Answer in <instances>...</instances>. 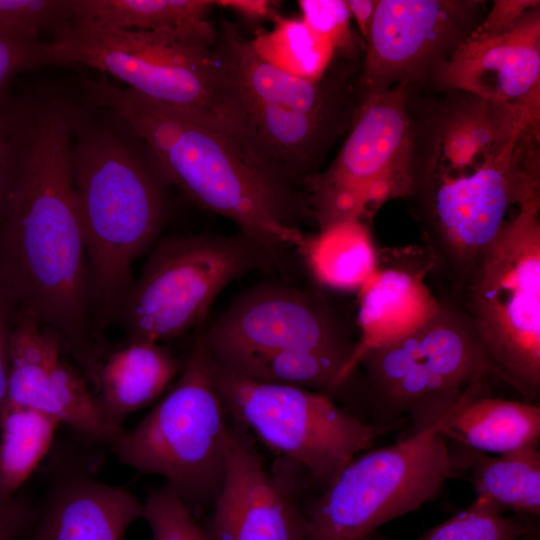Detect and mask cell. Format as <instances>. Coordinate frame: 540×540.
Instances as JSON below:
<instances>
[{
    "label": "cell",
    "instance_id": "cell-5",
    "mask_svg": "<svg viewBox=\"0 0 540 540\" xmlns=\"http://www.w3.org/2000/svg\"><path fill=\"white\" fill-rule=\"evenodd\" d=\"M130 129V128H129ZM130 129L92 121L77 108L71 173L83 227L95 336L132 285L133 262L157 243L165 187L145 144Z\"/></svg>",
    "mask_w": 540,
    "mask_h": 540
},
{
    "label": "cell",
    "instance_id": "cell-4",
    "mask_svg": "<svg viewBox=\"0 0 540 540\" xmlns=\"http://www.w3.org/2000/svg\"><path fill=\"white\" fill-rule=\"evenodd\" d=\"M213 48L219 103L230 134L261 166L304 194L305 182L348 132L361 100L362 61L335 58L310 81L263 60L223 18Z\"/></svg>",
    "mask_w": 540,
    "mask_h": 540
},
{
    "label": "cell",
    "instance_id": "cell-8",
    "mask_svg": "<svg viewBox=\"0 0 540 540\" xmlns=\"http://www.w3.org/2000/svg\"><path fill=\"white\" fill-rule=\"evenodd\" d=\"M460 303L494 365L526 401L540 392V202L483 251Z\"/></svg>",
    "mask_w": 540,
    "mask_h": 540
},
{
    "label": "cell",
    "instance_id": "cell-26",
    "mask_svg": "<svg viewBox=\"0 0 540 540\" xmlns=\"http://www.w3.org/2000/svg\"><path fill=\"white\" fill-rule=\"evenodd\" d=\"M470 479L477 497L500 511L540 515V452L538 445L489 455L476 452Z\"/></svg>",
    "mask_w": 540,
    "mask_h": 540
},
{
    "label": "cell",
    "instance_id": "cell-7",
    "mask_svg": "<svg viewBox=\"0 0 540 540\" xmlns=\"http://www.w3.org/2000/svg\"><path fill=\"white\" fill-rule=\"evenodd\" d=\"M227 414L196 338L172 389L112 448L139 473L164 477L196 516L212 509L224 481Z\"/></svg>",
    "mask_w": 540,
    "mask_h": 540
},
{
    "label": "cell",
    "instance_id": "cell-15",
    "mask_svg": "<svg viewBox=\"0 0 540 540\" xmlns=\"http://www.w3.org/2000/svg\"><path fill=\"white\" fill-rule=\"evenodd\" d=\"M197 339L214 360L281 349H309L348 360L356 342L325 298L279 282L241 293Z\"/></svg>",
    "mask_w": 540,
    "mask_h": 540
},
{
    "label": "cell",
    "instance_id": "cell-13",
    "mask_svg": "<svg viewBox=\"0 0 540 540\" xmlns=\"http://www.w3.org/2000/svg\"><path fill=\"white\" fill-rule=\"evenodd\" d=\"M372 391L398 410L465 387L478 378L509 385L482 346L467 313L453 298L441 299L438 313L422 328L361 361Z\"/></svg>",
    "mask_w": 540,
    "mask_h": 540
},
{
    "label": "cell",
    "instance_id": "cell-35",
    "mask_svg": "<svg viewBox=\"0 0 540 540\" xmlns=\"http://www.w3.org/2000/svg\"><path fill=\"white\" fill-rule=\"evenodd\" d=\"M540 5L536 0H495L473 31L477 35H498L512 27L529 9Z\"/></svg>",
    "mask_w": 540,
    "mask_h": 540
},
{
    "label": "cell",
    "instance_id": "cell-2",
    "mask_svg": "<svg viewBox=\"0 0 540 540\" xmlns=\"http://www.w3.org/2000/svg\"><path fill=\"white\" fill-rule=\"evenodd\" d=\"M77 107L37 103L32 150L0 226V287L52 330L93 384L108 353L96 338L86 242L71 173Z\"/></svg>",
    "mask_w": 540,
    "mask_h": 540
},
{
    "label": "cell",
    "instance_id": "cell-38",
    "mask_svg": "<svg viewBox=\"0 0 540 540\" xmlns=\"http://www.w3.org/2000/svg\"><path fill=\"white\" fill-rule=\"evenodd\" d=\"M28 512L23 504L13 500L0 507V540H8L24 525Z\"/></svg>",
    "mask_w": 540,
    "mask_h": 540
},
{
    "label": "cell",
    "instance_id": "cell-40",
    "mask_svg": "<svg viewBox=\"0 0 540 540\" xmlns=\"http://www.w3.org/2000/svg\"><path fill=\"white\" fill-rule=\"evenodd\" d=\"M522 540H537L536 539V533L532 534V535H529V536L523 538Z\"/></svg>",
    "mask_w": 540,
    "mask_h": 540
},
{
    "label": "cell",
    "instance_id": "cell-11",
    "mask_svg": "<svg viewBox=\"0 0 540 540\" xmlns=\"http://www.w3.org/2000/svg\"><path fill=\"white\" fill-rule=\"evenodd\" d=\"M275 261L244 234L175 236L155 244L119 312L128 341L179 337L199 325L220 292Z\"/></svg>",
    "mask_w": 540,
    "mask_h": 540
},
{
    "label": "cell",
    "instance_id": "cell-19",
    "mask_svg": "<svg viewBox=\"0 0 540 540\" xmlns=\"http://www.w3.org/2000/svg\"><path fill=\"white\" fill-rule=\"evenodd\" d=\"M426 87L495 102H515L540 91V5L501 34L472 32L433 70Z\"/></svg>",
    "mask_w": 540,
    "mask_h": 540
},
{
    "label": "cell",
    "instance_id": "cell-9",
    "mask_svg": "<svg viewBox=\"0 0 540 540\" xmlns=\"http://www.w3.org/2000/svg\"><path fill=\"white\" fill-rule=\"evenodd\" d=\"M394 444L353 458L307 508L305 540H364L434 499L457 475L441 410Z\"/></svg>",
    "mask_w": 540,
    "mask_h": 540
},
{
    "label": "cell",
    "instance_id": "cell-32",
    "mask_svg": "<svg viewBox=\"0 0 540 540\" xmlns=\"http://www.w3.org/2000/svg\"><path fill=\"white\" fill-rule=\"evenodd\" d=\"M301 19L334 49L336 58L363 59L365 44L351 28V16L343 0H300Z\"/></svg>",
    "mask_w": 540,
    "mask_h": 540
},
{
    "label": "cell",
    "instance_id": "cell-31",
    "mask_svg": "<svg viewBox=\"0 0 540 540\" xmlns=\"http://www.w3.org/2000/svg\"><path fill=\"white\" fill-rule=\"evenodd\" d=\"M72 24L71 0H0V37L41 41V34L54 37Z\"/></svg>",
    "mask_w": 540,
    "mask_h": 540
},
{
    "label": "cell",
    "instance_id": "cell-29",
    "mask_svg": "<svg viewBox=\"0 0 540 540\" xmlns=\"http://www.w3.org/2000/svg\"><path fill=\"white\" fill-rule=\"evenodd\" d=\"M37 100L13 83L0 91V226L27 165L37 127Z\"/></svg>",
    "mask_w": 540,
    "mask_h": 540
},
{
    "label": "cell",
    "instance_id": "cell-37",
    "mask_svg": "<svg viewBox=\"0 0 540 540\" xmlns=\"http://www.w3.org/2000/svg\"><path fill=\"white\" fill-rule=\"evenodd\" d=\"M216 6L238 14L245 21L256 23L265 20L272 22L280 16L277 11L279 2L271 0H215Z\"/></svg>",
    "mask_w": 540,
    "mask_h": 540
},
{
    "label": "cell",
    "instance_id": "cell-24",
    "mask_svg": "<svg viewBox=\"0 0 540 540\" xmlns=\"http://www.w3.org/2000/svg\"><path fill=\"white\" fill-rule=\"evenodd\" d=\"M215 0H71L73 24L116 30H193L211 23Z\"/></svg>",
    "mask_w": 540,
    "mask_h": 540
},
{
    "label": "cell",
    "instance_id": "cell-25",
    "mask_svg": "<svg viewBox=\"0 0 540 540\" xmlns=\"http://www.w3.org/2000/svg\"><path fill=\"white\" fill-rule=\"evenodd\" d=\"M211 360L251 380L325 394L342 387L339 375L347 361L339 355L309 349L240 353Z\"/></svg>",
    "mask_w": 540,
    "mask_h": 540
},
{
    "label": "cell",
    "instance_id": "cell-17",
    "mask_svg": "<svg viewBox=\"0 0 540 540\" xmlns=\"http://www.w3.org/2000/svg\"><path fill=\"white\" fill-rule=\"evenodd\" d=\"M203 527L210 540H305L308 521L290 485L270 471L247 431L229 425L225 476Z\"/></svg>",
    "mask_w": 540,
    "mask_h": 540
},
{
    "label": "cell",
    "instance_id": "cell-34",
    "mask_svg": "<svg viewBox=\"0 0 540 540\" xmlns=\"http://www.w3.org/2000/svg\"><path fill=\"white\" fill-rule=\"evenodd\" d=\"M52 65L49 41L24 42L0 37V91L20 74Z\"/></svg>",
    "mask_w": 540,
    "mask_h": 540
},
{
    "label": "cell",
    "instance_id": "cell-3",
    "mask_svg": "<svg viewBox=\"0 0 540 540\" xmlns=\"http://www.w3.org/2000/svg\"><path fill=\"white\" fill-rule=\"evenodd\" d=\"M86 95L117 115L145 144L167 185L197 206L234 222L279 263L303 232L305 197L255 161L231 135L155 102L106 75L86 79Z\"/></svg>",
    "mask_w": 540,
    "mask_h": 540
},
{
    "label": "cell",
    "instance_id": "cell-39",
    "mask_svg": "<svg viewBox=\"0 0 540 540\" xmlns=\"http://www.w3.org/2000/svg\"><path fill=\"white\" fill-rule=\"evenodd\" d=\"M378 0H347V7L356 22L359 36L366 43Z\"/></svg>",
    "mask_w": 540,
    "mask_h": 540
},
{
    "label": "cell",
    "instance_id": "cell-36",
    "mask_svg": "<svg viewBox=\"0 0 540 540\" xmlns=\"http://www.w3.org/2000/svg\"><path fill=\"white\" fill-rule=\"evenodd\" d=\"M16 308L0 287V418L7 400L10 373V337Z\"/></svg>",
    "mask_w": 540,
    "mask_h": 540
},
{
    "label": "cell",
    "instance_id": "cell-23",
    "mask_svg": "<svg viewBox=\"0 0 540 540\" xmlns=\"http://www.w3.org/2000/svg\"><path fill=\"white\" fill-rule=\"evenodd\" d=\"M314 281L324 288L357 291L375 270L380 248L370 224L345 220L304 234L295 247Z\"/></svg>",
    "mask_w": 540,
    "mask_h": 540
},
{
    "label": "cell",
    "instance_id": "cell-33",
    "mask_svg": "<svg viewBox=\"0 0 540 540\" xmlns=\"http://www.w3.org/2000/svg\"><path fill=\"white\" fill-rule=\"evenodd\" d=\"M153 540H210L178 493L166 484L143 503V516Z\"/></svg>",
    "mask_w": 540,
    "mask_h": 540
},
{
    "label": "cell",
    "instance_id": "cell-27",
    "mask_svg": "<svg viewBox=\"0 0 540 540\" xmlns=\"http://www.w3.org/2000/svg\"><path fill=\"white\" fill-rule=\"evenodd\" d=\"M61 423L37 410L5 405L0 418V507L48 452Z\"/></svg>",
    "mask_w": 540,
    "mask_h": 540
},
{
    "label": "cell",
    "instance_id": "cell-1",
    "mask_svg": "<svg viewBox=\"0 0 540 540\" xmlns=\"http://www.w3.org/2000/svg\"><path fill=\"white\" fill-rule=\"evenodd\" d=\"M411 192L424 248L454 294L522 209L540 202V91L495 102L409 88Z\"/></svg>",
    "mask_w": 540,
    "mask_h": 540
},
{
    "label": "cell",
    "instance_id": "cell-10",
    "mask_svg": "<svg viewBox=\"0 0 540 540\" xmlns=\"http://www.w3.org/2000/svg\"><path fill=\"white\" fill-rule=\"evenodd\" d=\"M209 361L217 392L234 422L325 486L394 428L361 421L328 394L258 382Z\"/></svg>",
    "mask_w": 540,
    "mask_h": 540
},
{
    "label": "cell",
    "instance_id": "cell-16",
    "mask_svg": "<svg viewBox=\"0 0 540 540\" xmlns=\"http://www.w3.org/2000/svg\"><path fill=\"white\" fill-rule=\"evenodd\" d=\"M59 337L16 311L10 337V373L5 405L56 418L92 442L113 447L125 430L101 409L86 381L62 358Z\"/></svg>",
    "mask_w": 540,
    "mask_h": 540
},
{
    "label": "cell",
    "instance_id": "cell-14",
    "mask_svg": "<svg viewBox=\"0 0 540 540\" xmlns=\"http://www.w3.org/2000/svg\"><path fill=\"white\" fill-rule=\"evenodd\" d=\"M480 0H378L359 75L362 95L426 88L433 70L477 28Z\"/></svg>",
    "mask_w": 540,
    "mask_h": 540
},
{
    "label": "cell",
    "instance_id": "cell-18",
    "mask_svg": "<svg viewBox=\"0 0 540 540\" xmlns=\"http://www.w3.org/2000/svg\"><path fill=\"white\" fill-rule=\"evenodd\" d=\"M433 269L423 246L380 249L375 270L357 290L359 336L340 372L341 386L369 352L411 335L438 313L441 299L426 282Z\"/></svg>",
    "mask_w": 540,
    "mask_h": 540
},
{
    "label": "cell",
    "instance_id": "cell-28",
    "mask_svg": "<svg viewBox=\"0 0 540 540\" xmlns=\"http://www.w3.org/2000/svg\"><path fill=\"white\" fill-rule=\"evenodd\" d=\"M251 43L272 66L310 81L321 79L336 58L332 46L297 17L278 16L273 28L257 30Z\"/></svg>",
    "mask_w": 540,
    "mask_h": 540
},
{
    "label": "cell",
    "instance_id": "cell-12",
    "mask_svg": "<svg viewBox=\"0 0 540 540\" xmlns=\"http://www.w3.org/2000/svg\"><path fill=\"white\" fill-rule=\"evenodd\" d=\"M409 87L362 95L336 157L304 184L308 215L318 229L359 220L371 224L390 200L411 192Z\"/></svg>",
    "mask_w": 540,
    "mask_h": 540
},
{
    "label": "cell",
    "instance_id": "cell-22",
    "mask_svg": "<svg viewBox=\"0 0 540 540\" xmlns=\"http://www.w3.org/2000/svg\"><path fill=\"white\" fill-rule=\"evenodd\" d=\"M179 370L165 346L147 341L127 343L106 355L97 375L96 399L115 424L160 396Z\"/></svg>",
    "mask_w": 540,
    "mask_h": 540
},
{
    "label": "cell",
    "instance_id": "cell-6",
    "mask_svg": "<svg viewBox=\"0 0 540 540\" xmlns=\"http://www.w3.org/2000/svg\"><path fill=\"white\" fill-rule=\"evenodd\" d=\"M213 23L193 30H116L72 24L49 41L51 64H80L230 135L219 103Z\"/></svg>",
    "mask_w": 540,
    "mask_h": 540
},
{
    "label": "cell",
    "instance_id": "cell-21",
    "mask_svg": "<svg viewBox=\"0 0 540 540\" xmlns=\"http://www.w3.org/2000/svg\"><path fill=\"white\" fill-rule=\"evenodd\" d=\"M488 379L478 378L438 395L445 436L478 452L497 455L538 445L539 406L489 396Z\"/></svg>",
    "mask_w": 540,
    "mask_h": 540
},
{
    "label": "cell",
    "instance_id": "cell-20",
    "mask_svg": "<svg viewBox=\"0 0 540 540\" xmlns=\"http://www.w3.org/2000/svg\"><path fill=\"white\" fill-rule=\"evenodd\" d=\"M142 516L129 491L73 473L51 488L32 540H124Z\"/></svg>",
    "mask_w": 540,
    "mask_h": 540
},
{
    "label": "cell",
    "instance_id": "cell-30",
    "mask_svg": "<svg viewBox=\"0 0 540 540\" xmlns=\"http://www.w3.org/2000/svg\"><path fill=\"white\" fill-rule=\"evenodd\" d=\"M535 533V528L527 522L505 516L486 499L477 497L467 508L417 540H522ZM364 540L383 539L372 534Z\"/></svg>",
    "mask_w": 540,
    "mask_h": 540
}]
</instances>
